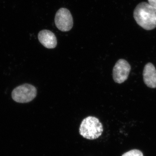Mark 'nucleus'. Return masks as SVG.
Returning a JSON list of instances; mask_svg holds the SVG:
<instances>
[{"instance_id":"obj_5","label":"nucleus","mask_w":156,"mask_h":156,"mask_svg":"<svg viewBox=\"0 0 156 156\" xmlns=\"http://www.w3.org/2000/svg\"><path fill=\"white\" fill-rule=\"evenodd\" d=\"M131 70L128 62L124 59H120L117 62L113 69V78L117 83H122L128 79Z\"/></svg>"},{"instance_id":"obj_8","label":"nucleus","mask_w":156,"mask_h":156,"mask_svg":"<svg viewBox=\"0 0 156 156\" xmlns=\"http://www.w3.org/2000/svg\"><path fill=\"white\" fill-rule=\"evenodd\" d=\"M122 156H144L142 153L138 150H132L123 154Z\"/></svg>"},{"instance_id":"obj_1","label":"nucleus","mask_w":156,"mask_h":156,"mask_svg":"<svg viewBox=\"0 0 156 156\" xmlns=\"http://www.w3.org/2000/svg\"><path fill=\"white\" fill-rule=\"evenodd\" d=\"M134 17L136 23L146 30L156 27V9L148 3L143 2L138 4L134 10Z\"/></svg>"},{"instance_id":"obj_6","label":"nucleus","mask_w":156,"mask_h":156,"mask_svg":"<svg viewBox=\"0 0 156 156\" xmlns=\"http://www.w3.org/2000/svg\"><path fill=\"white\" fill-rule=\"evenodd\" d=\"M38 38L40 43L48 49H53L57 46L56 36L51 31L47 30H41L38 35Z\"/></svg>"},{"instance_id":"obj_9","label":"nucleus","mask_w":156,"mask_h":156,"mask_svg":"<svg viewBox=\"0 0 156 156\" xmlns=\"http://www.w3.org/2000/svg\"><path fill=\"white\" fill-rule=\"evenodd\" d=\"M148 2L151 6L156 9V0H148Z\"/></svg>"},{"instance_id":"obj_7","label":"nucleus","mask_w":156,"mask_h":156,"mask_svg":"<svg viewBox=\"0 0 156 156\" xmlns=\"http://www.w3.org/2000/svg\"><path fill=\"white\" fill-rule=\"evenodd\" d=\"M144 81L147 87L154 89L156 88V69L151 62L147 63L144 69Z\"/></svg>"},{"instance_id":"obj_3","label":"nucleus","mask_w":156,"mask_h":156,"mask_svg":"<svg viewBox=\"0 0 156 156\" xmlns=\"http://www.w3.org/2000/svg\"><path fill=\"white\" fill-rule=\"evenodd\" d=\"M37 90L35 87L29 84H24L16 87L12 92L13 100L18 103H27L35 98Z\"/></svg>"},{"instance_id":"obj_2","label":"nucleus","mask_w":156,"mask_h":156,"mask_svg":"<svg viewBox=\"0 0 156 156\" xmlns=\"http://www.w3.org/2000/svg\"><path fill=\"white\" fill-rule=\"evenodd\" d=\"M103 126L98 119L89 116L85 118L81 123L80 133L84 138L89 140L97 139L102 134Z\"/></svg>"},{"instance_id":"obj_4","label":"nucleus","mask_w":156,"mask_h":156,"mask_svg":"<svg viewBox=\"0 0 156 156\" xmlns=\"http://www.w3.org/2000/svg\"><path fill=\"white\" fill-rule=\"evenodd\" d=\"M55 23L57 28L62 31L70 30L73 25V21L69 10L65 8L59 9L55 16Z\"/></svg>"}]
</instances>
